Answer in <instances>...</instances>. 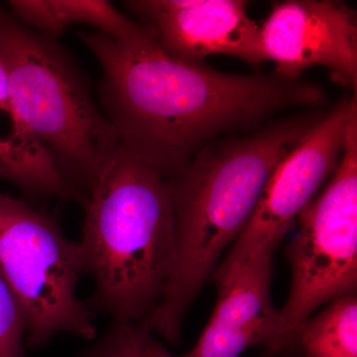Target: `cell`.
<instances>
[{"label":"cell","mask_w":357,"mask_h":357,"mask_svg":"<svg viewBox=\"0 0 357 357\" xmlns=\"http://www.w3.org/2000/svg\"><path fill=\"white\" fill-rule=\"evenodd\" d=\"M77 36L100 65L98 103L121 146L166 180L213 141L328 102L323 86L301 77L227 74L171 57L145 28L129 42L96 31Z\"/></svg>","instance_id":"1"},{"label":"cell","mask_w":357,"mask_h":357,"mask_svg":"<svg viewBox=\"0 0 357 357\" xmlns=\"http://www.w3.org/2000/svg\"><path fill=\"white\" fill-rule=\"evenodd\" d=\"M291 342L298 344L303 357H357L356 294L333 300L318 316L307 319Z\"/></svg>","instance_id":"12"},{"label":"cell","mask_w":357,"mask_h":357,"mask_svg":"<svg viewBox=\"0 0 357 357\" xmlns=\"http://www.w3.org/2000/svg\"><path fill=\"white\" fill-rule=\"evenodd\" d=\"M79 357H173L142 323H114Z\"/></svg>","instance_id":"14"},{"label":"cell","mask_w":357,"mask_h":357,"mask_svg":"<svg viewBox=\"0 0 357 357\" xmlns=\"http://www.w3.org/2000/svg\"><path fill=\"white\" fill-rule=\"evenodd\" d=\"M0 271L22 310L29 349L58 333L95 337L91 307L77 295L84 273L79 243L49 213L6 194H0Z\"/></svg>","instance_id":"5"},{"label":"cell","mask_w":357,"mask_h":357,"mask_svg":"<svg viewBox=\"0 0 357 357\" xmlns=\"http://www.w3.org/2000/svg\"><path fill=\"white\" fill-rule=\"evenodd\" d=\"M273 253L263 252L218 284L213 316L196 345L180 357H239L255 345L274 356L281 318L270 297Z\"/></svg>","instance_id":"10"},{"label":"cell","mask_w":357,"mask_h":357,"mask_svg":"<svg viewBox=\"0 0 357 357\" xmlns=\"http://www.w3.org/2000/svg\"><path fill=\"white\" fill-rule=\"evenodd\" d=\"M357 114L356 93L345 96L275 167L255 211L215 273L222 284L263 252L273 253L319 188L340 163L351 117Z\"/></svg>","instance_id":"7"},{"label":"cell","mask_w":357,"mask_h":357,"mask_svg":"<svg viewBox=\"0 0 357 357\" xmlns=\"http://www.w3.org/2000/svg\"><path fill=\"white\" fill-rule=\"evenodd\" d=\"M161 50L185 62L213 55L249 64L265 62L260 23L244 0H129L122 1Z\"/></svg>","instance_id":"9"},{"label":"cell","mask_w":357,"mask_h":357,"mask_svg":"<svg viewBox=\"0 0 357 357\" xmlns=\"http://www.w3.org/2000/svg\"><path fill=\"white\" fill-rule=\"evenodd\" d=\"M0 59L18 119L76 194L89 197L121 143L83 70L58 39L1 9Z\"/></svg>","instance_id":"4"},{"label":"cell","mask_w":357,"mask_h":357,"mask_svg":"<svg viewBox=\"0 0 357 357\" xmlns=\"http://www.w3.org/2000/svg\"><path fill=\"white\" fill-rule=\"evenodd\" d=\"M266 61L279 76L300 79L312 67H325L333 81L356 91L357 15L337 0L274 2L260 23Z\"/></svg>","instance_id":"8"},{"label":"cell","mask_w":357,"mask_h":357,"mask_svg":"<svg viewBox=\"0 0 357 357\" xmlns=\"http://www.w3.org/2000/svg\"><path fill=\"white\" fill-rule=\"evenodd\" d=\"M321 195L303 211L289 245L292 284L279 311L275 354L290 344L321 305L356 294L357 287V114L351 117L342 158Z\"/></svg>","instance_id":"6"},{"label":"cell","mask_w":357,"mask_h":357,"mask_svg":"<svg viewBox=\"0 0 357 357\" xmlns=\"http://www.w3.org/2000/svg\"><path fill=\"white\" fill-rule=\"evenodd\" d=\"M324 114L307 110L213 141L183 172L167 180L175 256L163 298L142 323L148 330L178 342L188 307L222 251L245 227L275 167Z\"/></svg>","instance_id":"2"},{"label":"cell","mask_w":357,"mask_h":357,"mask_svg":"<svg viewBox=\"0 0 357 357\" xmlns=\"http://www.w3.org/2000/svg\"><path fill=\"white\" fill-rule=\"evenodd\" d=\"M24 342L22 310L0 271V357H25Z\"/></svg>","instance_id":"15"},{"label":"cell","mask_w":357,"mask_h":357,"mask_svg":"<svg viewBox=\"0 0 357 357\" xmlns=\"http://www.w3.org/2000/svg\"><path fill=\"white\" fill-rule=\"evenodd\" d=\"M0 180L35 197L76 198L50 155L14 112L0 59Z\"/></svg>","instance_id":"11"},{"label":"cell","mask_w":357,"mask_h":357,"mask_svg":"<svg viewBox=\"0 0 357 357\" xmlns=\"http://www.w3.org/2000/svg\"><path fill=\"white\" fill-rule=\"evenodd\" d=\"M91 305L114 323H143L165 293L175 256L168 181L119 146L86 199L79 243Z\"/></svg>","instance_id":"3"},{"label":"cell","mask_w":357,"mask_h":357,"mask_svg":"<svg viewBox=\"0 0 357 357\" xmlns=\"http://www.w3.org/2000/svg\"><path fill=\"white\" fill-rule=\"evenodd\" d=\"M56 22L64 34L73 25H86L119 42L139 36L144 27L107 0H51Z\"/></svg>","instance_id":"13"}]
</instances>
